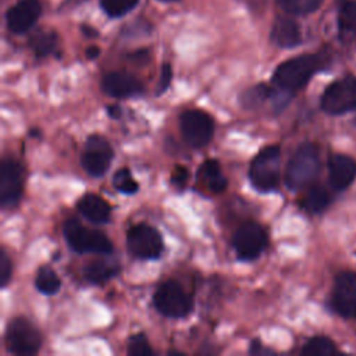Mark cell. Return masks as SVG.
Masks as SVG:
<instances>
[{
  "mask_svg": "<svg viewBox=\"0 0 356 356\" xmlns=\"http://www.w3.org/2000/svg\"><path fill=\"white\" fill-rule=\"evenodd\" d=\"M320 67L321 60L317 54L296 56L275 68L273 82L282 90H296L303 88Z\"/></svg>",
  "mask_w": 356,
  "mask_h": 356,
  "instance_id": "cell-1",
  "label": "cell"
},
{
  "mask_svg": "<svg viewBox=\"0 0 356 356\" xmlns=\"http://www.w3.org/2000/svg\"><path fill=\"white\" fill-rule=\"evenodd\" d=\"M320 170L318 149L313 143L300 145L291 160L288 161L285 171V184L291 191H299L309 185Z\"/></svg>",
  "mask_w": 356,
  "mask_h": 356,
  "instance_id": "cell-2",
  "label": "cell"
},
{
  "mask_svg": "<svg viewBox=\"0 0 356 356\" xmlns=\"http://www.w3.org/2000/svg\"><path fill=\"white\" fill-rule=\"evenodd\" d=\"M281 149L271 145L261 149L249 167V179L259 192L274 191L280 184Z\"/></svg>",
  "mask_w": 356,
  "mask_h": 356,
  "instance_id": "cell-3",
  "label": "cell"
},
{
  "mask_svg": "<svg viewBox=\"0 0 356 356\" xmlns=\"http://www.w3.org/2000/svg\"><path fill=\"white\" fill-rule=\"evenodd\" d=\"M63 232L70 248L78 253L107 254L113 250V243L107 235L83 227L75 218H70L64 222Z\"/></svg>",
  "mask_w": 356,
  "mask_h": 356,
  "instance_id": "cell-4",
  "label": "cell"
},
{
  "mask_svg": "<svg viewBox=\"0 0 356 356\" xmlns=\"http://www.w3.org/2000/svg\"><path fill=\"white\" fill-rule=\"evenodd\" d=\"M154 307L165 317L182 318L192 312L193 300L189 293L177 282L165 281L160 284L153 295Z\"/></svg>",
  "mask_w": 356,
  "mask_h": 356,
  "instance_id": "cell-5",
  "label": "cell"
},
{
  "mask_svg": "<svg viewBox=\"0 0 356 356\" xmlns=\"http://www.w3.org/2000/svg\"><path fill=\"white\" fill-rule=\"evenodd\" d=\"M6 343L14 355H35L40 345L42 338L35 325L24 317L13 318L6 330Z\"/></svg>",
  "mask_w": 356,
  "mask_h": 356,
  "instance_id": "cell-6",
  "label": "cell"
},
{
  "mask_svg": "<svg viewBox=\"0 0 356 356\" xmlns=\"http://www.w3.org/2000/svg\"><path fill=\"white\" fill-rule=\"evenodd\" d=\"M321 108L332 115L356 110V76L349 75L328 85L321 97Z\"/></svg>",
  "mask_w": 356,
  "mask_h": 356,
  "instance_id": "cell-7",
  "label": "cell"
},
{
  "mask_svg": "<svg viewBox=\"0 0 356 356\" xmlns=\"http://www.w3.org/2000/svg\"><path fill=\"white\" fill-rule=\"evenodd\" d=\"M179 127L185 142L192 147H204L214 134L213 118L203 110H186L179 117Z\"/></svg>",
  "mask_w": 356,
  "mask_h": 356,
  "instance_id": "cell-8",
  "label": "cell"
},
{
  "mask_svg": "<svg viewBox=\"0 0 356 356\" xmlns=\"http://www.w3.org/2000/svg\"><path fill=\"white\" fill-rule=\"evenodd\" d=\"M127 245L129 253L142 260H153L160 257L164 245L157 229L146 224L134 225L127 234Z\"/></svg>",
  "mask_w": 356,
  "mask_h": 356,
  "instance_id": "cell-9",
  "label": "cell"
},
{
  "mask_svg": "<svg viewBox=\"0 0 356 356\" xmlns=\"http://www.w3.org/2000/svg\"><path fill=\"white\" fill-rule=\"evenodd\" d=\"M114 152L108 140L100 135H90L81 154L83 170L92 177H102L110 167Z\"/></svg>",
  "mask_w": 356,
  "mask_h": 356,
  "instance_id": "cell-10",
  "label": "cell"
},
{
  "mask_svg": "<svg viewBox=\"0 0 356 356\" xmlns=\"http://www.w3.org/2000/svg\"><path fill=\"white\" fill-rule=\"evenodd\" d=\"M266 245L267 234L264 228L254 221L242 224L232 238V248L241 260H253L259 257Z\"/></svg>",
  "mask_w": 356,
  "mask_h": 356,
  "instance_id": "cell-11",
  "label": "cell"
},
{
  "mask_svg": "<svg viewBox=\"0 0 356 356\" xmlns=\"http://www.w3.org/2000/svg\"><path fill=\"white\" fill-rule=\"evenodd\" d=\"M22 195V167L6 157L0 164V203L3 209L14 207Z\"/></svg>",
  "mask_w": 356,
  "mask_h": 356,
  "instance_id": "cell-12",
  "label": "cell"
},
{
  "mask_svg": "<svg viewBox=\"0 0 356 356\" xmlns=\"http://www.w3.org/2000/svg\"><path fill=\"white\" fill-rule=\"evenodd\" d=\"M331 303L338 314L356 316V273L342 271L337 275Z\"/></svg>",
  "mask_w": 356,
  "mask_h": 356,
  "instance_id": "cell-13",
  "label": "cell"
},
{
  "mask_svg": "<svg viewBox=\"0 0 356 356\" xmlns=\"http://www.w3.org/2000/svg\"><path fill=\"white\" fill-rule=\"evenodd\" d=\"M42 4L39 0H18L6 13L7 28L13 33L28 32L39 19Z\"/></svg>",
  "mask_w": 356,
  "mask_h": 356,
  "instance_id": "cell-14",
  "label": "cell"
},
{
  "mask_svg": "<svg viewBox=\"0 0 356 356\" xmlns=\"http://www.w3.org/2000/svg\"><path fill=\"white\" fill-rule=\"evenodd\" d=\"M102 89L111 97L124 99L138 96L143 92V86L136 76L128 72H108L102 79Z\"/></svg>",
  "mask_w": 356,
  "mask_h": 356,
  "instance_id": "cell-15",
  "label": "cell"
},
{
  "mask_svg": "<svg viewBox=\"0 0 356 356\" xmlns=\"http://www.w3.org/2000/svg\"><path fill=\"white\" fill-rule=\"evenodd\" d=\"M270 39L281 49L296 47L302 42L299 24L288 15H278L273 22Z\"/></svg>",
  "mask_w": 356,
  "mask_h": 356,
  "instance_id": "cell-16",
  "label": "cell"
},
{
  "mask_svg": "<svg viewBox=\"0 0 356 356\" xmlns=\"http://www.w3.org/2000/svg\"><path fill=\"white\" fill-rule=\"evenodd\" d=\"M330 184L334 189H346L356 178V161L345 154H334L328 161Z\"/></svg>",
  "mask_w": 356,
  "mask_h": 356,
  "instance_id": "cell-17",
  "label": "cell"
},
{
  "mask_svg": "<svg viewBox=\"0 0 356 356\" xmlns=\"http://www.w3.org/2000/svg\"><path fill=\"white\" fill-rule=\"evenodd\" d=\"M78 211L90 222L106 224L111 217L110 204L100 196L88 193L82 196L76 203Z\"/></svg>",
  "mask_w": 356,
  "mask_h": 356,
  "instance_id": "cell-18",
  "label": "cell"
},
{
  "mask_svg": "<svg viewBox=\"0 0 356 356\" xmlns=\"http://www.w3.org/2000/svg\"><path fill=\"white\" fill-rule=\"evenodd\" d=\"M199 179L204 182L207 189L213 193H220L227 188V179L221 172L220 163L214 159H209L203 161L197 171Z\"/></svg>",
  "mask_w": 356,
  "mask_h": 356,
  "instance_id": "cell-19",
  "label": "cell"
},
{
  "mask_svg": "<svg viewBox=\"0 0 356 356\" xmlns=\"http://www.w3.org/2000/svg\"><path fill=\"white\" fill-rule=\"evenodd\" d=\"M120 271V267L117 264H113L110 261H104V260H96L89 263L85 268H83V275L86 278V281H89L90 284L95 285H102L104 282H107L108 280H111L113 277H115Z\"/></svg>",
  "mask_w": 356,
  "mask_h": 356,
  "instance_id": "cell-20",
  "label": "cell"
},
{
  "mask_svg": "<svg viewBox=\"0 0 356 356\" xmlns=\"http://www.w3.org/2000/svg\"><path fill=\"white\" fill-rule=\"evenodd\" d=\"M29 46L36 57H47L58 46V36L54 31H36L29 38Z\"/></svg>",
  "mask_w": 356,
  "mask_h": 356,
  "instance_id": "cell-21",
  "label": "cell"
},
{
  "mask_svg": "<svg viewBox=\"0 0 356 356\" xmlns=\"http://www.w3.org/2000/svg\"><path fill=\"white\" fill-rule=\"evenodd\" d=\"M271 95H273V90L267 85L257 83L241 95L239 103L243 108L253 110L260 107Z\"/></svg>",
  "mask_w": 356,
  "mask_h": 356,
  "instance_id": "cell-22",
  "label": "cell"
},
{
  "mask_svg": "<svg viewBox=\"0 0 356 356\" xmlns=\"http://www.w3.org/2000/svg\"><path fill=\"white\" fill-rule=\"evenodd\" d=\"M35 286L43 295H54L61 286V281L54 270L43 266L38 270L35 277Z\"/></svg>",
  "mask_w": 356,
  "mask_h": 356,
  "instance_id": "cell-23",
  "label": "cell"
},
{
  "mask_svg": "<svg viewBox=\"0 0 356 356\" xmlns=\"http://www.w3.org/2000/svg\"><path fill=\"white\" fill-rule=\"evenodd\" d=\"M334 353H337V348L327 337H314L302 349V355L306 356H331Z\"/></svg>",
  "mask_w": 356,
  "mask_h": 356,
  "instance_id": "cell-24",
  "label": "cell"
},
{
  "mask_svg": "<svg viewBox=\"0 0 356 356\" xmlns=\"http://www.w3.org/2000/svg\"><path fill=\"white\" fill-rule=\"evenodd\" d=\"M275 1L288 14L305 15L316 11L324 0H275Z\"/></svg>",
  "mask_w": 356,
  "mask_h": 356,
  "instance_id": "cell-25",
  "label": "cell"
},
{
  "mask_svg": "<svg viewBox=\"0 0 356 356\" xmlns=\"http://www.w3.org/2000/svg\"><path fill=\"white\" fill-rule=\"evenodd\" d=\"M330 203V196L323 186H313L309 189L307 195L305 196L303 206L310 213H320L323 211Z\"/></svg>",
  "mask_w": 356,
  "mask_h": 356,
  "instance_id": "cell-26",
  "label": "cell"
},
{
  "mask_svg": "<svg viewBox=\"0 0 356 356\" xmlns=\"http://www.w3.org/2000/svg\"><path fill=\"white\" fill-rule=\"evenodd\" d=\"M102 10L110 18H120L132 11L139 0H99Z\"/></svg>",
  "mask_w": 356,
  "mask_h": 356,
  "instance_id": "cell-27",
  "label": "cell"
},
{
  "mask_svg": "<svg viewBox=\"0 0 356 356\" xmlns=\"http://www.w3.org/2000/svg\"><path fill=\"white\" fill-rule=\"evenodd\" d=\"M338 25L342 32L356 33V1L342 3L338 14Z\"/></svg>",
  "mask_w": 356,
  "mask_h": 356,
  "instance_id": "cell-28",
  "label": "cell"
},
{
  "mask_svg": "<svg viewBox=\"0 0 356 356\" xmlns=\"http://www.w3.org/2000/svg\"><path fill=\"white\" fill-rule=\"evenodd\" d=\"M113 185L118 192L125 193V195L136 193L139 189L138 182L134 179V177L128 168H121L114 174Z\"/></svg>",
  "mask_w": 356,
  "mask_h": 356,
  "instance_id": "cell-29",
  "label": "cell"
},
{
  "mask_svg": "<svg viewBox=\"0 0 356 356\" xmlns=\"http://www.w3.org/2000/svg\"><path fill=\"white\" fill-rule=\"evenodd\" d=\"M127 352L131 356H147V355L153 353V350L149 345V341L143 332H139V334L131 337V339L128 342Z\"/></svg>",
  "mask_w": 356,
  "mask_h": 356,
  "instance_id": "cell-30",
  "label": "cell"
},
{
  "mask_svg": "<svg viewBox=\"0 0 356 356\" xmlns=\"http://www.w3.org/2000/svg\"><path fill=\"white\" fill-rule=\"evenodd\" d=\"M11 274H13L11 260H10L8 254L4 250H1L0 252V285H1V288L7 286V284L11 280Z\"/></svg>",
  "mask_w": 356,
  "mask_h": 356,
  "instance_id": "cell-31",
  "label": "cell"
},
{
  "mask_svg": "<svg viewBox=\"0 0 356 356\" xmlns=\"http://www.w3.org/2000/svg\"><path fill=\"white\" fill-rule=\"evenodd\" d=\"M171 78H172V70H171V65L168 63H164L163 67H161V74H160V79L157 82V86H156V95L160 96L161 93H164L170 83H171Z\"/></svg>",
  "mask_w": 356,
  "mask_h": 356,
  "instance_id": "cell-32",
  "label": "cell"
},
{
  "mask_svg": "<svg viewBox=\"0 0 356 356\" xmlns=\"http://www.w3.org/2000/svg\"><path fill=\"white\" fill-rule=\"evenodd\" d=\"M172 182L178 186H182L186 182L188 178V170L184 165H175L174 172H172Z\"/></svg>",
  "mask_w": 356,
  "mask_h": 356,
  "instance_id": "cell-33",
  "label": "cell"
},
{
  "mask_svg": "<svg viewBox=\"0 0 356 356\" xmlns=\"http://www.w3.org/2000/svg\"><path fill=\"white\" fill-rule=\"evenodd\" d=\"M249 352H250V353H253V355H260V353H273V350L263 349V348H261V343H260V341H259V339H256V341H253V342H252Z\"/></svg>",
  "mask_w": 356,
  "mask_h": 356,
  "instance_id": "cell-34",
  "label": "cell"
},
{
  "mask_svg": "<svg viewBox=\"0 0 356 356\" xmlns=\"http://www.w3.org/2000/svg\"><path fill=\"white\" fill-rule=\"evenodd\" d=\"M107 113H108V115H110L111 118H120V117H121V114H122L121 107H120V106H117V104H111V106H108V107H107Z\"/></svg>",
  "mask_w": 356,
  "mask_h": 356,
  "instance_id": "cell-35",
  "label": "cell"
},
{
  "mask_svg": "<svg viewBox=\"0 0 356 356\" xmlns=\"http://www.w3.org/2000/svg\"><path fill=\"white\" fill-rule=\"evenodd\" d=\"M99 54H100V49H99L97 46H89V47L86 49V57H88L89 60H95Z\"/></svg>",
  "mask_w": 356,
  "mask_h": 356,
  "instance_id": "cell-36",
  "label": "cell"
},
{
  "mask_svg": "<svg viewBox=\"0 0 356 356\" xmlns=\"http://www.w3.org/2000/svg\"><path fill=\"white\" fill-rule=\"evenodd\" d=\"M82 31L85 32V35H86V36H90V38L97 35V32H96V31H95L92 26H86V25H82Z\"/></svg>",
  "mask_w": 356,
  "mask_h": 356,
  "instance_id": "cell-37",
  "label": "cell"
},
{
  "mask_svg": "<svg viewBox=\"0 0 356 356\" xmlns=\"http://www.w3.org/2000/svg\"><path fill=\"white\" fill-rule=\"evenodd\" d=\"M83 1H86V0H67L68 4H81Z\"/></svg>",
  "mask_w": 356,
  "mask_h": 356,
  "instance_id": "cell-38",
  "label": "cell"
},
{
  "mask_svg": "<svg viewBox=\"0 0 356 356\" xmlns=\"http://www.w3.org/2000/svg\"><path fill=\"white\" fill-rule=\"evenodd\" d=\"M157 1H161V3H175V1H179V0H157Z\"/></svg>",
  "mask_w": 356,
  "mask_h": 356,
  "instance_id": "cell-39",
  "label": "cell"
}]
</instances>
